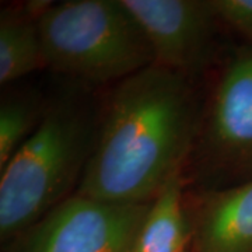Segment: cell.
<instances>
[{
  "label": "cell",
  "instance_id": "277c9868",
  "mask_svg": "<svg viewBox=\"0 0 252 252\" xmlns=\"http://www.w3.org/2000/svg\"><path fill=\"white\" fill-rule=\"evenodd\" d=\"M209 76L196 137L184 167L185 185L192 190L252 181V45L225 52Z\"/></svg>",
  "mask_w": 252,
  "mask_h": 252
},
{
  "label": "cell",
  "instance_id": "52a82bcc",
  "mask_svg": "<svg viewBox=\"0 0 252 252\" xmlns=\"http://www.w3.org/2000/svg\"><path fill=\"white\" fill-rule=\"evenodd\" d=\"M192 252H252V181L216 190H185Z\"/></svg>",
  "mask_w": 252,
  "mask_h": 252
},
{
  "label": "cell",
  "instance_id": "7c38bea8",
  "mask_svg": "<svg viewBox=\"0 0 252 252\" xmlns=\"http://www.w3.org/2000/svg\"><path fill=\"white\" fill-rule=\"evenodd\" d=\"M188 252H192V251H188Z\"/></svg>",
  "mask_w": 252,
  "mask_h": 252
},
{
  "label": "cell",
  "instance_id": "8fae6325",
  "mask_svg": "<svg viewBox=\"0 0 252 252\" xmlns=\"http://www.w3.org/2000/svg\"><path fill=\"white\" fill-rule=\"evenodd\" d=\"M221 24L234 30L252 45V0H212Z\"/></svg>",
  "mask_w": 252,
  "mask_h": 252
},
{
  "label": "cell",
  "instance_id": "ba28073f",
  "mask_svg": "<svg viewBox=\"0 0 252 252\" xmlns=\"http://www.w3.org/2000/svg\"><path fill=\"white\" fill-rule=\"evenodd\" d=\"M184 170L175 172L150 203L130 252H188L192 227L185 207Z\"/></svg>",
  "mask_w": 252,
  "mask_h": 252
},
{
  "label": "cell",
  "instance_id": "5b68a950",
  "mask_svg": "<svg viewBox=\"0 0 252 252\" xmlns=\"http://www.w3.org/2000/svg\"><path fill=\"white\" fill-rule=\"evenodd\" d=\"M153 54V64L199 83L223 55L212 0H122Z\"/></svg>",
  "mask_w": 252,
  "mask_h": 252
},
{
  "label": "cell",
  "instance_id": "6da1fadb",
  "mask_svg": "<svg viewBox=\"0 0 252 252\" xmlns=\"http://www.w3.org/2000/svg\"><path fill=\"white\" fill-rule=\"evenodd\" d=\"M202 108L199 83L149 66L101 98L89 165L76 195L111 203H152L184 170Z\"/></svg>",
  "mask_w": 252,
  "mask_h": 252
},
{
  "label": "cell",
  "instance_id": "9c48e42d",
  "mask_svg": "<svg viewBox=\"0 0 252 252\" xmlns=\"http://www.w3.org/2000/svg\"><path fill=\"white\" fill-rule=\"evenodd\" d=\"M38 16L30 6L0 11V84L1 87L45 69Z\"/></svg>",
  "mask_w": 252,
  "mask_h": 252
},
{
  "label": "cell",
  "instance_id": "3957f363",
  "mask_svg": "<svg viewBox=\"0 0 252 252\" xmlns=\"http://www.w3.org/2000/svg\"><path fill=\"white\" fill-rule=\"evenodd\" d=\"M45 69L90 87L153 66L143 30L122 0L52 3L38 18Z\"/></svg>",
  "mask_w": 252,
  "mask_h": 252
},
{
  "label": "cell",
  "instance_id": "30bf717a",
  "mask_svg": "<svg viewBox=\"0 0 252 252\" xmlns=\"http://www.w3.org/2000/svg\"><path fill=\"white\" fill-rule=\"evenodd\" d=\"M48 98L35 89H9L0 101V170L42 122Z\"/></svg>",
  "mask_w": 252,
  "mask_h": 252
},
{
  "label": "cell",
  "instance_id": "7a4b0ae2",
  "mask_svg": "<svg viewBox=\"0 0 252 252\" xmlns=\"http://www.w3.org/2000/svg\"><path fill=\"white\" fill-rule=\"evenodd\" d=\"M42 122L0 170V240L7 247L80 185L93 154L101 98L66 80L48 95Z\"/></svg>",
  "mask_w": 252,
  "mask_h": 252
},
{
  "label": "cell",
  "instance_id": "8992f818",
  "mask_svg": "<svg viewBox=\"0 0 252 252\" xmlns=\"http://www.w3.org/2000/svg\"><path fill=\"white\" fill-rule=\"evenodd\" d=\"M150 203L73 195L6 247L7 252H130Z\"/></svg>",
  "mask_w": 252,
  "mask_h": 252
}]
</instances>
